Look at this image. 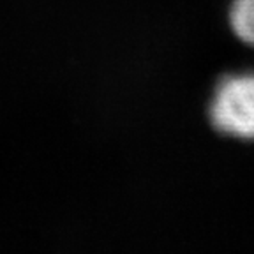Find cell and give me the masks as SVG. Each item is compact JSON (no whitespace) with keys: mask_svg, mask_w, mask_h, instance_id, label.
Returning a JSON list of instances; mask_svg holds the SVG:
<instances>
[{"mask_svg":"<svg viewBox=\"0 0 254 254\" xmlns=\"http://www.w3.org/2000/svg\"><path fill=\"white\" fill-rule=\"evenodd\" d=\"M230 27L240 43L254 48V0L231 2Z\"/></svg>","mask_w":254,"mask_h":254,"instance_id":"obj_2","label":"cell"},{"mask_svg":"<svg viewBox=\"0 0 254 254\" xmlns=\"http://www.w3.org/2000/svg\"><path fill=\"white\" fill-rule=\"evenodd\" d=\"M208 115L221 134L254 141V71L224 76L212 94Z\"/></svg>","mask_w":254,"mask_h":254,"instance_id":"obj_1","label":"cell"}]
</instances>
